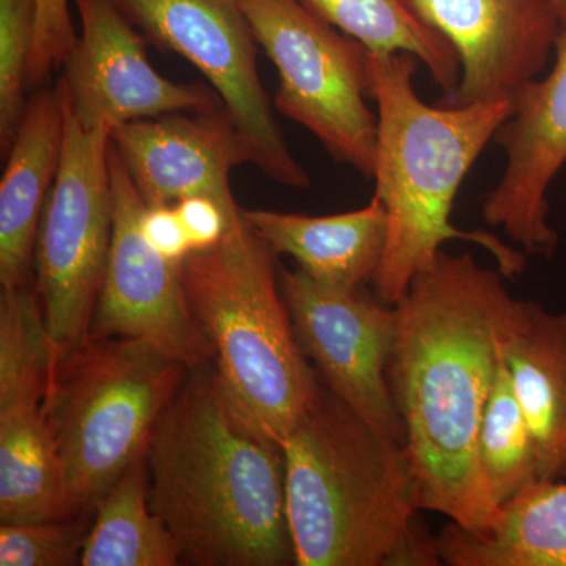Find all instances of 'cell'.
Wrapping results in <instances>:
<instances>
[{"instance_id": "obj_16", "label": "cell", "mask_w": 566, "mask_h": 566, "mask_svg": "<svg viewBox=\"0 0 566 566\" xmlns=\"http://www.w3.org/2000/svg\"><path fill=\"white\" fill-rule=\"evenodd\" d=\"M111 139L145 203L175 205L207 196L227 211L240 208L230 174L251 164V153L226 107L125 123L112 129Z\"/></svg>"}, {"instance_id": "obj_27", "label": "cell", "mask_w": 566, "mask_h": 566, "mask_svg": "<svg viewBox=\"0 0 566 566\" xmlns=\"http://www.w3.org/2000/svg\"><path fill=\"white\" fill-rule=\"evenodd\" d=\"M189 241L192 252L208 251L216 248L229 229L230 218L241 210L227 211L221 203L207 196H191L175 203Z\"/></svg>"}, {"instance_id": "obj_17", "label": "cell", "mask_w": 566, "mask_h": 566, "mask_svg": "<svg viewBox=\"0 0 566 566\" xmlns=\"http://www.w3.org/2000/svg\"><path fill=\"white\" fill-rule=\"evenodd\" d=\"M65 137L61 82L28 102L0 181V283L2 290L31 285L36 234Z\"/></svg>"}, {"instance_id": "obj_11", "label": "cell", "mask_w": 566, "mask_h": 566, "mask_svg": "<svg viewBox=\"0 0 566 566\" xmlns=\"http://www.w3.org/2000/svg\"><path fill=\"white\" fill-rule=\"evenodd\" d=\"M297 344L324 386L376 433L405 446L387 367L397 333L394 305L315 282L301 270L279 273Z\"/></svg>"}, {"instance_id": "obj_15", "label": "cell", "mask_w": 566, "mask_h": 566, "mask_svg": "<svg viewBox=\"0 0 566 566\" xmlns=\"http://www.w3.org/2000/svg\"><path fill=\"white\" fill-rule=\"evenodd\" d=\"M494 139L506 163L497 186L483 200V219L504 230L527 255L551 256L558 233L549 223L547 193L566 166V24L549 74L520 93Z\"/></svg>"}, {"instance_id": "obj_12", "label": "cell", "mask_w": 566, "mask_h": 566, "mask_svg": "<svg viewBox=\"0 0 566 566\" xmlns=\"http://www.w3.org/2000/svg\"><path fill=\"white\" fill-rule=\"evenodd\" d=\"M109 170L114 223L91 338H137L188 368L211 363L214 352L189 308L181 264L164 259L142 232L147 203L112 139Z\"/></svg>"}, {"instance_id": "obj_22", "label": "cell", "mask_w": 566, "mask_h": 566, "mask_svg": "<svg viewBox=\"0 0 566 566\" xmlns=\"http://www.w3.org/2000/svg\"><path fill=\"white\" fill-rule=\"evenodd\" d=\"M316 17L329 22L370 52L415 55L431 80L452 98L461 66L455 48L424 22L408 0H301Z\"/></svg>"}, {"instance_id": "obj_5", "label": "cell", "mask_w": 566, "mask_h": 566, "mask_svg": "<svg viewBox=\"0 0 566 566\" xmlns=\"http://www.w3.org/2000/svg\"><path fill=\"white\" fill-rule=\"evenodd\" d=\"M275 256L240 210L221 243L181 263V279L227 394L253 428L282 447L319 379L297 344Z\"/></svg>"}, {"instance_id": "obj_2", "label": "cell", "mask_w": 566, "mask_h": 566, "mask_svg": "<svg viewBox=\"0 0 566 566\" xmlns=\"http://www.w3.org/2000/svg\"><path fill=\"white\" fill-rule=\"evenodd\" d=\"M150 505L181 564L296 565L282 447L238 411L214 360L189 368L147 453Z\"/></svg>"}, {"instance_id": "obj_25", "label": "cell", "mask_w": 566, "mask_h": 566, "mask_svg": "<svg viewBox=\"0 0 566 566\" xmlns=\"http://www.w3.org/2000/svg\"><path fill=\"white\" fill-rule=\"evenodd\" d=\"M84 521H22L0 526V566H73L81 564L88 528Z\"/></svg>"}, {"instance_id": "obj_18", "label": "cell", "mask_w": 566, "mask_h": 566, "mask_svg": "<svg viewBox=\"0 0 566 566\" xmlns=\"http://www.w3.org/2000/svg\"><path fill=\"white\" fill-rule=\"evenodd\" d=\"M253 232L289 255L315 282L342 292L363 290L374 282L387 244L385 207L374 196L367 207L331 216H305L273 210H243Z\"/></svg>"}, {"instance_id": "obj_7", "label": "cell", "mask_w": 566, "mask_h": 566, "mask_svg": "<svg viewBox=\"0 0 566 566\" xmlns=\"http://www.w3.org/2000/svg\"><path fill=\"white\" fill-rule=\"evenodd\" d=\"M256 44L279 73L275 109L314 134L335 161L371 180L378 114L368 51L301 0H241Z\"/></svg>"}, {"instance_id": "obj_19", "label": "cell", "mask_w": 566, "mask_h": 566, "mask_svg": "<svg viewBox=\"0 0 566 566\" xmlns=\"http://www.w3.org/2000/svg\"><path fill=\"white\" fill-rule=\"evenodd\" d=\"M501 353L534 439L539 480L566 479V312L526 301Z\"/></svg>"}, {"instance_id": "obj_8", "label": "cell", "mask_w": 566, "mask_h": 566, "mask_svg": "<svg viewBox=\"0 0 566 566\" xmlns=\"http://www.w3.org/2000/svg\"><path fill=\"white\" fill-rule=\"evenodd\" d=\"M109 145L111 129L84 128L65 103L61 166L33 259V286L59 357L91 338L106 274L114 223Z\"/></svg>"}, {"instance_id": "obj_3", "label": "cell", "mask_w": 566, "mask_h": 566, "mask_svg": "<svg viewBox=\"0 0 566 566\" xmlns=\"http://www.w3.org/2000/svg\"><path fill=\"white\" fill-rule=\"evenodd\" d=\"M415 55L368 51L378 114L375 197L385 207L387 244L374 279L376 296L395 305L417 275L463 240L494 256L506 279L526 270V253L483 230L452 223L453 203L486 145L512 115V102L431 106L415 87Z\"/></svg>"}, {"instance_id": "obj_10", "label": "cell", "mask_w": 566, "mask_h": 566, "mask_svg": "<svg viewBox=\"0 0 566 566\" xmlns=\"http://www.w3.org/2000/svg\"><path fill=\"white\" fill-rule=\"evenodd\" d=\"M35 286L0 297V520H69L48 397L57 365Z\"/></svg>"}, {"instance_id": "obj_28", "label": "cell", "mask_w": 566, "mask_h": 566, "mask_svg": "<svg viewBox=\"0 0 566 566\" xmlns=\"http://www.w3.org/2000/svg\"><path fill=\"white\" fill-rule=\"evenodd\" d=\"M140 227L151 248L169 262L181 264L191 255V241L175 205H145Z\"/></svg>"}, {"instance_id": "obj_13", "label": "cell", "mask_w": 566, "mask_h": 566, "mask_svg": "<svg viewBox=\"0 0 566 566\" xmlns=\"http://www.w3.org/2000/svg\"><path fill=\"white\" fill-rule=\"evenodd\" d=\"M82 33L63 62L65 103L84 128L222 106L212 88L164 77L148 61L145 36L111 0H73Z\"/></svg>"}, {"instance_id": "obj_29", "label": "cell", "mask_w": 566, "mask_h": 566, "mask_svg": "<svg viewBox=\"0 0 566 566\" xmlns=\"http://www.w3.org/2000/svg\"><path fill=\"white\" fill-rule=\"evenodd\" d=\"M554 9L557 11L558 20H560L562 25L566 24V0H551Z\"/></svg>"}, {"instance_id": "obj_23", "label": "cell", "mask_w": 566, "mask_h": 566, "mask_svg": "<svg viewBox=\"0 0 566 566\" xmlns=\"http://www.w3.org/2000/svg\"><path fill=\"white\" fill-rule=\"evenodd\" d=\"M479 463L497 509L539 480L534 439L502 353L480 424Z\"/></svg>"}, {"instance_id": "obj_1", "label": "cell", "mask_w": 566, "mask_h": 566, "mask_svg": "<svg viewBox=\"0 0 566 566\" xmlns=\"http://www.w3.org/2000/svg\"><path fill=\"white\" fill-rule=\"evenodd\" d=\"M504 279L471 253L441 251L394 305L387 379L420 506L471 532L490 526L499 510L480 469V424L502 342L526 303Z\"/></svg>"}, {"instance_id": "obj_6", "label": "cell", "mask_w": 566, "mask_h": 566, "mask_svg": "<svg viewBox=\"0 0 566 566\" xmlns=\"http://www.w3.org/2000/svg\"><path fill=\"white\" fill-rule=\"evenodd\" d=\"M189 368L137 338H88L57 357L48 420L71 517L91 513L133 464Z\"/></svg>"}, {"instance_id": "obj_9", "label": "cell", "mask_w": 566, "mask_h": 566, "mask_svg": "<svg viewBox=\"0 0 566 566\" xmlns=\"http://www.w3.org/2000/svg\"><path fill=\"white\" fill-rule=\"evenodd\" d=\"M134 28L163 51L191 63L210 82L251 153L271 180L311 188L294 158L256 66V40L241 0H111Z\"/></svg>"}, {"instance_id": "obj_4", "label": "cell", "mask_w": 566, "mask_h": 566, "mask_svg": "<svg viewBox=\"0 0 566 566\" xmlns=\"http://www.w3.org/2000/svg\"><path fill=\"white\" fill-rule=\"evenodd\" d=\"M282 450L297 566L441 565L405 446L376 433L322 379Z\"/></svg>"}, {"instance_id": "obj_24", "label": "cell", "mask_w": 566, "mask_h": 566, "mask_svg": "<svg viewBox=\"0 0 566 566\" xmlns=\"http://www.w3.org/2000/svg\"><path fill=\"white\" fill-rule=\"evenodd\" d=\"M35 0H0V150L9 153L28 107Z\"/></svg>"}, {"instance_id": "obj_21", "label": "cell", "mask_w": 566, "mask_h": 566, "mask_svg": "<svg viewBox=\"0 0 566 566\" xmlns=\"http://www.w3.org/2000/svg\"><path fill=\"white\" fill-rule=\"evenodd\" d=\"M147 458L137 461L96 505L85 535L81 565L175 566L181 564L177 539L153 512Z\"/></svg>"}, {"instance_id": "obj_20", "label": "cell", "mask_w": 566, "mask_h": 566, "mask_svg": "<svg viewBox=\"0 0 566 566\" xmlns=\"http://www.w3.org/2000/svg\"><path fill=\"white\" fill-rule=\"evenodd\" d=\"M450 566H566V482L538 480L506 502L480 532L450 521L436 535Z\"/></svg>"}, {"instance_id": "obj_14", "label": "cell", "mask_w": 566, "mask_h": 566, "mask_svg": "<svg viewBox=\"0 0 566 566\" xmlns=\"http://www.w3.org/2000/svg\"><path fill=\"white\" fill-rule=\"evenodd\" d=\"M455 48L460 82L444 104L515 103L554 54L562 22L551 0H408Z\"/></svg>"}, {"instance_id": "obj_26", "label": "cell", "mask_w": 566, "mask_h": 566, "mask_svg": "<svg viewBox=\"0 0 566 566\" xmlns=\"http://www.w3.org/2000/svg\"><path fill=\"white\" fill-rule=\"evenodd\" d=\"M35 44L29 70V85H41L52 70L63 65L76 44L70 0H35Z\"/></svg>"}]
</instances>
